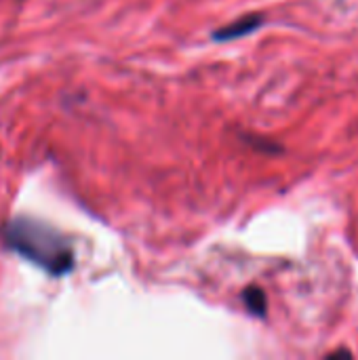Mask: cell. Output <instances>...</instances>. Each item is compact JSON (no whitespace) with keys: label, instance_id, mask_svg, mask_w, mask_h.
<instances>
[{"label":"cell","instance_id":"cell-1","mask_svg":"<svg viewBox=\"0 0 358 360\" xmlns=\"http://www.w3.org/2000/svg\"><path fill=\"white\" fill-rule=\"evenodd\" d=\"M2 245L36 264L51 276H63L74 270V249L70 240L53 226L32 219L13 217L0 230Z\"/></svg>","mask_w":358,"mask_h":360},{"label":"cell","instance_id":"cell-2","mask_svg":"<svg viewBox=\"0 0 358 360\" xmlns=\"http://www.w3.org/2000/svg\"><path fill=\"white\" fill-rule=\"evenodd\" d=\"M262 25H264V15L262 13H251V15H245V17L228 23L226 27L215 30L213 32V40H219V42H224V40H236V38H243V36L260 30Z\"/></svg>","mask_w":358,"mask_h":360},{"label":"cell","instance_id":"cell-3","mask_svg":"<svg viewBox=\"0 0 358 360\" xmlns=\"http://www.w3.org/2000/svg\"><path fill=\"white\" fill-rule=\"evenodd\" d=\"M243 302H245V308L249 310V314L260 316V319L266 316V312H268V297H266V293L260 287H255V285L247 287L243 291Z\"/></svg>","mask_w":358,"mask_h":360},{"label":"cell","instance_id":"cell-4","mask_svg":"<svg viewBox=\"0 0 358 360\" xmlns=\"http://www.w3.org/2000/svg\"><path fill=\"white\" fill-rule=\"evenodd\" d=\"M338 356H342V359H352V352H348V350H340V352L329 354L327 359H338Z\"/></svg>","mask_w":358,"mask_h":360}]
</instances>
